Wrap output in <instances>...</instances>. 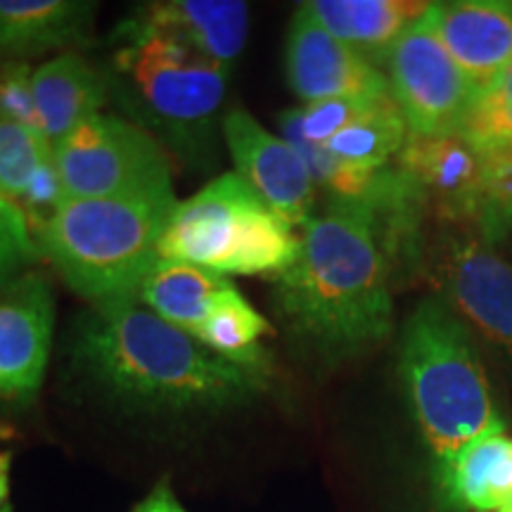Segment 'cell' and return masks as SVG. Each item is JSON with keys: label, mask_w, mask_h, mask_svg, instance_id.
<instances>
[{"label": "cell", "mask_w": 512, "mask_h": 512, "mask_svg": "<svg viewBox=\"0 0 512 512\" xmlns=\"http://www.w3.org/2000/svg\"><path fill=\"white\" fill-rule=\"evenodd\" d=\"M221 124L235 174L245 178L287 226L304 228L313 219L316 183L299 152L242 107L226 112Z\"/></svg>", "instance_id": "8fae6325"}, {"label": "cell", "mask_w": 512, "mask_h": 512, "mask_svg": "<svg viewBox=\"0 0 512 512\" xmlns=\"http://www.w3.org/2000/svg\"><path fill=\"white\" fill-rule=\"evenodd\" d=\"M408 133L411 131H408L406 119L389 93L323 147H328L332 155L351 166L380 171L389 159L403 150Z\"/></svg>", "instance_id": "44dd1931"}, {"label": "cell", "mask_w": 512, "mask_h": 512, "mask_svg": "<svg viewBox=\"0 0 512 512\" xmlns=\"http://www.w3.org/2000/svg\"><path fill=\"white\" fill-rule=\"evenodd\" d=\"M498 512H512V501H510L508 505H505V508H501V510H498Z\"/></svg>", "instance_id": "1f68e13d"}, {"label": "cell", "mask_w": 512, "mask_h": 512, "mask_svg": "<svg viewBox=\"0 0 512 512\" xmlns=\"http://www.w3.org/2000/svg\"><path fill=\"white\" fill-rule=\"evenodd\" d=\"M136 19L230 69L245 50L249 5L238 0H171L147 5Z\"/></svg>", "instance_id": "9a60e30c"}, {"label": "cell", "mask_w": 512, "mask_h": 512, "mask_svg": "<svg viewBox=\"0 0 512 512\" xmlns=\"http://www.w3.org/2000/svg\"><path fill=\"white\" fill-rule=\"evenodd\" d=\"M273 332L268 320L247 302L242 294L230 299L204 320V325L192 337H197L204 347L228 361L242 366L264 368V347L261 339Z\"/></svg>", "instance_id": "603a6c76"}, {"label": "cell", "mask_w": 512, "mask_h": 512, "mask_svg": "<svg viewBox=\"0 0 512 512\" xmlns=\"http://www.w3.org/2000/svg\"><path fill=\"white\" fill-rule=\"evenodd\" d=\"M337 41L347 43L356 53L375 64L394 43L420 22L432 3L408 0H313L304 5Z\"/></svg>", "instance_id": "ac0fdd59"}, {"label": "cell", "mask_w": 512, "mask_h": 512, "mask_svg": "<svg viewBox=\"0 0 512 512\" xmlns=\"http://www.w3.org/2000/svg\"><path fill=\"white\" fill-rule=\"evenodd\" d=\"M477 150L512 152V102H479L463 128Z\"/></svg>", "instance_id": "4316f807"}, {"label": "cell", "mask_w": 512, "mask_h": 512, "mask_svg": "<svg viewBox=\"0 0 512 512\" xmlns=\"http://www.w3.org/2000/svg\"><path fill=\"white\" fill-rule=\"evenodd\" d=\"M482 102H512V62L510 67L505 69L503 79L498 81V86L491 91Z\"/></svg>", "instance_id": "4dcf8cb0"}, {"label": "cell", "mask_w": 512, "mask_h": 512, "mask_svg": "<svg viewBox=\"0 0 512 512\" xmlns=\"http://www.w3.org/2000/svg\"><path fill=\"white\" fill-rule=\"evenodd\" d=\"M399 171L408 176L439 219L484 238V162L463 133L418 136L408 133L399 152Z\"/></svg>", "instance_id": "30bf717a"}, {"label": "cell", "mask_w": 512, "mask_h": 512, "mask_svg": "<svg viewBox=\"0 0 512 512\" xmlns=\"http://www.w3.org/2000/svg\"><path fill=\"white\" fill-rule=\"evenodd\" d=\"M384 98V95H382ZM320 100L294 110L299 133L313 145H328L342 128L368 112L377 100Z\"/></svg>", "instance_id": "484cf974"}, {"label": "cell", "mask_w": 512, "mask_h": 512, "mask_svg": "<svg viewBox=\"0 0 512 512\" xmlns=\"http://www.w3.org/2000/svg\"><path fill=\"white\" fill-rule=\"evenodd\" d=\"M297 252L294 228L235 171L178 202L159 245V259L185 261L226 278L280 275L292 266Z\"/></svg>", "instance_id": "5b68a950"}, {"label": "cell", "mask_w": 512, "mask_h": 512, "mask_svg": "<svg viewBox=\"0 0 512 512\" xmlns=\"http://www.w3.org/2000/svg\"><path fill=\"white\" fill-rule=\"evenodd\" d=\"M31 76L34 72H29L27 64L22 62L0 64V119L17 121L38 131Z\"/></svg>", "instance_id": "83f0119b"}, {"label": "cell", "mask_w": 512, "mask_h": 512, "mask_svg": "<svg viewBox=\"0 0 512 512\" xmlns=\"http://www.w3.org/2000/svg\"><path fill=\"white\" fill-rule=\"evenodd\" d=\"M242 294L226 275L185 261L159 259L147 273L138 299L166 323L176 325L190 335L202 328L211 313Z\"/></svg>", "instance_id": "e0dca14e"}, {"label": "cell", "mask_w": 512, "mask_h": 512, "mask_svg": "<svg viewBox=\"0 0 512 512\" xmlns=\"http://www.w3.org/2000/svg\"><path fill=\"white\" fill-rule=\"evenodd\" d=\"M446 501L465 512H498L512 501V439H475L437 467Z\"/></svg>", "instance_id": "d6986e66"}, {"label": "cell", "mask_w": 512, "mask_h": 512, "mask_svg": "<svg viewBox=\"0 0 512 512\" xmlns=\"http://www.w3.org/2000/svg\"><path fill=\"white\" fill-rule=\"evenodd\" d=\"M53 323L55 297L46 275L22 273L0 287V401H29L38 394Z\"/></svg>", "instance_id": "4fadbf2b"}, {"label": "cell", "mask_w": 512, "mask_h": 512, "mask_svg": "<svg viewBox=\"0 0 512 512\" xmlns=\"http://www.w3.org/2000/svg\"><path fill=\"white\" fill-rule=\"evenodd\" d=\"M389 91L418 136H453L479 105L460 67L439 41L430 17H422L387 55Z\"/></svg>", "instance_id": "ba28073f"}, {"label": "cell", "mask_w": 512, "mask_h": 512, "mask_svg": "<svg viewBox=\"0 0 512 512\" xmlns=\"http://www.w3.org/2000/svg\"><path fill=\"white\" fill-rule=\"evenodd\" d=\"M5 512H10V508H5Z\"/></svg>", "instance_id": "d6a6232c"}, {"label": "cell", "mask_w": 512, "mask_h": 512, "mask_svg": "<svg viewBox=\"0 0 512 512\" xmlns=\"http://www.w3.org/2000/svg\"><path fill=\"white\" fill-rule=\"evenodd\" d=\"M91 15L93 5L74 0H0V50L27 57L74 46Z\"/></svg>", "instance_id": "ffe728a7"}, {"label": "cell", "mask_w": 512, "mask_h": 512, "mask_svg": "<svg viewBox=\"0 0 512 512\" xmlns=\"http://www.w3.org/2000/svg\"><path fill=\"white\" fill-rule=\"evenodd\" d=\"M285 72L292 91L306 105L320 100H375L392 93L380 69L337 41L304 5L287 34Z\"/></svg>", "instance_id": "7c38bea8"}, {"label": "cell", "mask_w": 512, "mask_h": 512, "mask_svg": "<svg viewBox=\"0 0 512 512\" xmlns=\"http://www.w3.org/2000/svg\"><path fill=\"white\" fill-rule=\"evenodd\" d=\"M427 17L482 102L498 86L512 62V3H432Z\"/></svg>", "instance_id": "5bb4252c"}, {"label": "cell", "mask_w": 512, "mask_h": 512, "mask_svg": "<svg viewBox=\"0 0 512 512\" xmlns=\"http://www.w3.org/2000/svg\"><path fill=\"white\" fill-rule=\"evenodd\" d=\"M76 358L102 387L147 408L219 411L266 387V368L214 354L138 297L95 304L76 337Z\"/></svg>", "instance_id": "7a4b0ae2"}, {"label": "cell", "mask_w": 512, "mask_h": 512, "mask_svg": "<svg viewBox=\"0 0 512 512\" xmlns=\"http://www.w3.org/2000/svg\"><path fill=\"white\" fill-rule=\"evenodd\" d=\"M171 190L62 200L38 238L64 283L95 304L138 297L176 209Z\"/></svg>", "instance_id": "3957f363"}, {"label": "cell", "mask_w": 512, "mask_h": 512, "mask_svg": "<svg viewBox=\"0 0 512 512\" xmlns=\"http://www.w3.org/2000/svg\"><path fill=\"white\" fill-rule=\"evenodd\" d=\"M275 304L320 356L344 358L389 337L392 280L373 204L335 202L306 223L297 259L278 275Z\"/></svg>", "instance_id": "6da1fadb"}, {"label": "cell", "mask_w": 512, "mask_h": 512, "mask_svg": "<svg viewBox=\"0 0 512 512\" xmlns=\"http://www.w3.org/2000/svg\"><path fill=\"white\" fill-rule=\"evenodd\" d=\"M10 465H12V453L0 451V512L8 508V491H10Z\"/></svg>", "instance_id": "f546056e"}, {"label": "cell", "mask_w": 512, "mask_h": 512, "mask_svg": "<svg viewBox=\"0 0 512 512\" xmlns=\"http://www.w3.org/2000/svg\"><path fill=\"white\" fill-rule=\"evenodd\" d=\"M53 164V147L36 128L0 119V197L22 204L36 178Z\"/></svg>", "instance_id": "cb8c5ba5"}, {"label": "cell", "mask_w": 512, "mask_h": 512, "mask_svg": "<svg viewBox=\"0 0 512 512\" xmlns=\"http://www.w3.org/2000/svg\"><path fill=\"white\" fill-rule=\"evenodd\" d=\"M62 200L124 197L171 190L164 147L145 126L117 114H95L53 150Z\"/></svg>", "instance_id": "52a82bcc"}, {"label": "cell", "mask_w": 512, "mask_h": 512, "mask_svg": "<svg viewBox=\"0 0 512 512\" xmlns=\"http://www.w3.org/2000/svg\"><path fill=\"white\" fill-rule=\"evenodd\" d=\"M278 124H280V131H283V138L299 152V157L304 159L313 183L323 185L325 190H330L337 202L370 200V197L375 195V190L382 185L384 176H387V171L384 169L373 171V169H361V166H351L332 155L328 147L309 143V140L299 133L294 110H287L280 114Z\"/></svg>", "instance_id": "7402d4cb"}, {"label": "cell", "mask_w": 512, "mask_h": 512, "mask_svg": "<svg viewBox=\"0 0 512 512\" xmlns=\"http://www.w3.org/2000/svg\"><path fill=\"white\" fill-rule=\"evenodd\" d=\"M133 512H188L178 503V498L169 482H159L155 489L136 505Z\"/></svg>", "instance_id": "f1b7e54d"}, {"label": "cell", "mask_w": 512, "mask_h": 512, "mask_svg": "<svg viewBox=\"0 0 512 512\" xmlns=\"http://www.w3.org/2000/svg\"><path fill=\"white\" fill-rule=\"evenodd\" d=\"M119 38L110 83L126 105L178 150L204 143L226 98L230 69L136 17L119 27Z\"/></svg>", "instance_id": "8992f818"}, {"label": "cell", "mask_w": 512, "mask_h": 512, "mask_svg": "<svg viewBox=\"0 0 512 512\" xmlns=\"http://www.w3.org/2000/svg\"><path fill=\"white\" fill-rule=\"evenodd\" d=\"M38 131L55 147L83 121L102 114L110 98V76L91 67L81 55L62 53L41 64L31 76Z\"/></svg>", "instance_id": "2e32d148"}, {"label": "cell", "mask_w": 512, "mask_h": 512, "mask_svg": "<svg viewBox=\"0 0 512 512\" xmlns=\"http://www.w3.org/2000/svg\"><path fill=\"white\" fill-rule=\"evenodd\" d=\"M399 368L437 467L470 441L503 434L470 330L444 299H427L408 318Z\"/></svg>", "instance_id": "277c9868"}, {"label": "cell", "mask_w": 512, "mask_h": 512, "mask_svg": "<svg viewBox=\"0 0 512 512\" xmlns=\"http://www.w3.org/2000/svg\"><path fill=\"white\" fill-rule=\"evenodd\" d=\"M38 249L27 214L15 202L0 197V287L27 273Z\"/></svg>", "instance_id": "d4e9b609"}, {"label": "cell", "mask_w": 512, "mask_h": 512, "mask_svg": "<svg viewBox=\"0 0 512 512\" xmlns=\"http://www.w3.org/2000/svg\"><path fill=\"white\" fill-rule=\"evenodd\" d=\"M432 271L448 309L512 361V266L508 261L479 233L460 230V235H444L434 249Z\"/></svg>", "instance_id": "9c48e42d"}]
</instances>
